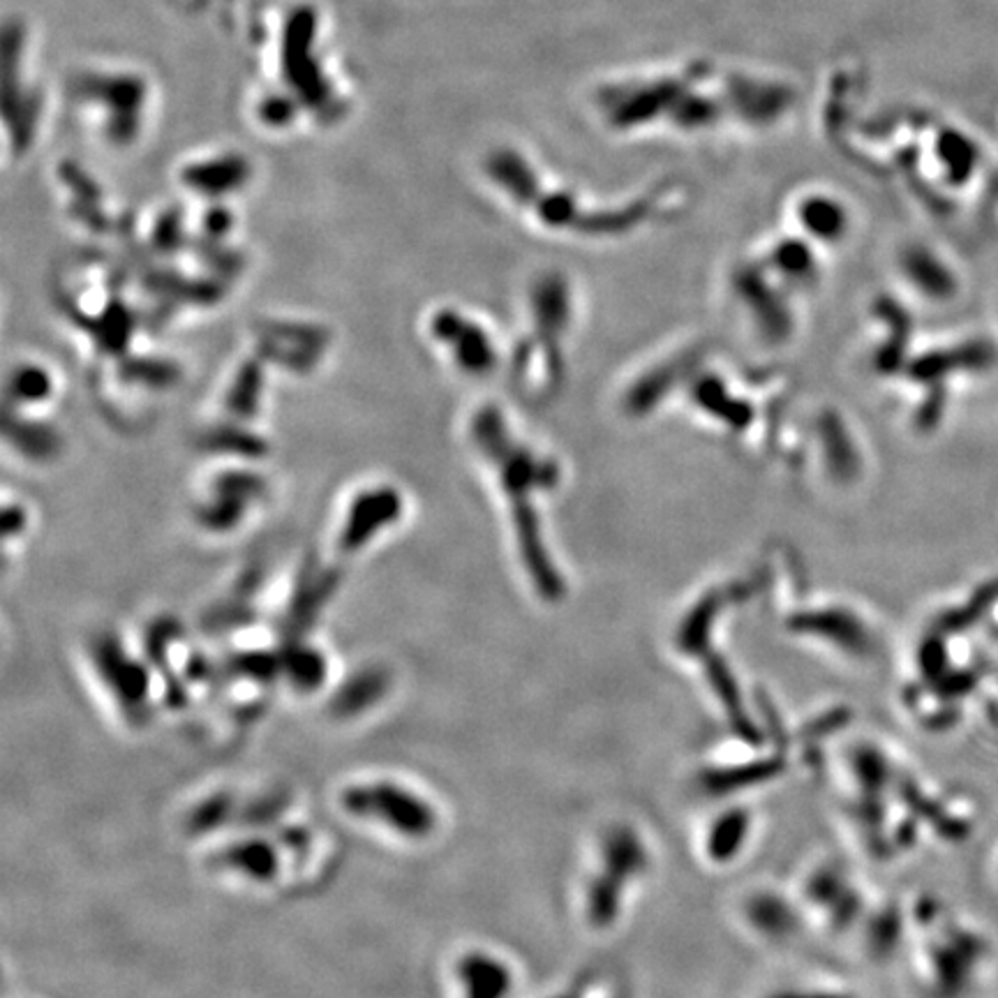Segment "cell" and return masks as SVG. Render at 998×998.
<instances>
[{
  "label": "cell",
  "mask_w": 998,
  "mask_h": 998,
  "mask_svg": "<svg viewBox=\"0 0 998 998\" xmlns=\"http://www.w3.org/2000/svg\"><path fill=\"white\" fill-rule=\"evenodd\" d=\"M201 446L206 451L234 453L243 457H259L266 453V442L255 432L243 428H216L201 437Z\"/></svg>",
  "instance_id": "11"
},
{
  "label": "cell",
  "mask_w": 998,
  "mask_h": 998,
  "mask_svg": "<svg viewBox=\"0 0 998 998\" xmlns=\"http://www.w3.org/2000/svg\"><path fill=\"white\" fill-rule=\"evenodd\" d=\"M229 227H232V218H229V213L222 211V208H218V211H213L206 220V232L216 239L227 234Z\"/></svg>",
  "instance_id": "13"
},
{
  "label": "cell",
  "mask_w": 998,
  "mask_h": 998,
  "mask_svg": "<svg viewBox=\"0 0 998 998\" xmlns=\"http://www.w3.org/2000/svg\"><path fill=\"white\" fill-rule=\"evenodd\" d=\"M343 800L353 816L388 825L405 837H426L434 825V811L421 798L393 784L353 786Z\"/></svg>",
  "instance_id": "3"
},
{
  "label": "cell",
  "mask_w": 998,
  "mask_h": 998,
  "mask_svg": "<svg viewBox=\"0 0 998 998\" xmlns=\"http://www.w3.org/2000/svg\"><path fill=\"white\" fill-rule=\"evenodd\" d=\"M432 336L449 345L455 363L465 372L484 374L495 365V349L481 326H476L467 317L457 315L453 310L437 312L432 324Z\"/></svg>",
  "instance_id": "5"
},
{
  "label": "cell",
  "mask_w": 998,
  "mask_h": 998,
  "mask_svg": "<svg viewBox=\"0 0 998 998\" xmlns=\"http://www.w3.org/2000/svg\"><path fill=\"white\" fill-rule=\"evenodd\" d=\"M5 434L8 440L16 446V451L24 453L26 457H33V461H49L60 449V434L47 423L39 421H28V419H16L12 421V416L5 419Z\"/></svg>",
  "instance_id": "8"
},
{
  "label": "cell",
  "mask_w": 998,
  "mask_h": 998,
  "mask_svg": "<svg viewBox=\"0 0 998 998\" xmlns=\"http://www.w3.org/2000/svg\"><path fill=\"white\" fill-rule=\"evenodd\" d=\"M51 374L39 368V365H21L12 372V378L8 382V395L10 403L24 407V405H37L45 403L51 395Z\"/></svg>",
  "instance_id": "10"
},
{
  "label": "cell",
  "mask_w": 998,
  "mask_h": 998,
  "mask_svg": "<svg viewBox=\"0 0 998 998\" xmlns=\"http://www.w3.org/2000/svg\"><path fill=\"white\" fill-rule=\"evenodd\" d=\"M403 513V497L391 486L363 490L349 504L340 532V548L347 553L361 550L382 530L393 525Z\"/></svg>",
  "instance_id": "4"
},
{
  "label": "cell",
  "mask_w": 998,
  "mask_h": 998,
  "mask_svg": "<svg viewBox=\"0 0 998 998\" xmlns=\"http://www.w3.org/2000/svg\"><path fill=\"white\" fill-rule=\"evenodd\" d=\"M461 980H465L467 998H497L507 987L502 966L492 964L486 956H469L461 966Z\"/></svg>",
  "instance_id": "9"
},
{
  "label": "cell",
  "mask_w": 998,
  "mask_h": 998,
  "mask_svg": "<svg viewBox=\"0 0 998 998\" xmlns=\"http://www.w3.org/2000/svg\"><path fill=\"white\" fill-rule=\"evenodd\" d=\"M603 109L617 125L671 120L684 128L723 120L726 114L746 118L775 116L786 100L777 83L717 72L707 66L650 79H627L603 89Z\"/></svg>",
  "instance_id": "1"
},
{
  "label": "cell",
  "mask_w": 998,
  "mask_h": 998,
  "mask_svg": "<svg viewBox=\"0 0 998 998\" xmlns=\"http://www.w3.org/2000/svg\"><path fill=\"white\" fill-rule=\"evenodd\" d=\"M262 393V365L257 361H247L243 370L236 374L232 391L227 395V407L232 409L241 419H247L257 411Z\"/></svg>",
  "instance_id": "12"
},
{
  "label": "cell",
  "mask_w": 998,
  "mask_h": 998,
  "mask_svg": "<svg viewBox=\"0 0 998 998\" xmlns=\"http://www.w3.org/2000/svg\"><path fill=\"white\" fill-rule=\"evenodd\" d=\"M472 430L476 444L492 457L499 472H502L504 490L515 507V523L520 541H523V555L527 567L536 571L534 576H538L541 582H550L553 576L546 573L548 561L544 548L538 544L536 518L527 499L530 492L541 486V481H550V476H546L544 467L538 465V461H534V455L527 449L515 446L511 442L507 423L497 409L486 407L478 411Z\"/></svg>",
  "instance_id": "2"
},
{
  "label": "cell",
  "mask_w": 998,
  "mask_h": 998,
  "mask_svg": "<svg viewBox=\"0 0 998 998\" xmlns=\"http://www.w3.org/2000/svg\"><path fill=\"white\" fill-rule=\"evenodd\" d=\"M250 170L243 158H218L190 166L183 172V181L190 190L208 197H220L239 190Z\"/></svg>",
  "instance_id": "7"
},
{
  "label": "cell",
  "mask_w": 998,
  "mask_h": 998,
  "mask_svg": "<svg viewBox=\"0 0 998 998\" xmlns=\"http://www.w3.org/2000/svg\"><path fill=\"white\" fill-rule=\"evenodd\" d=\"M328 336L310 324L299 322H274L264 333V357L276 359L289 368L301 370L317 361L326 347Z\"/></svg>",
  "instance_id": "6"
}]
</instances>
